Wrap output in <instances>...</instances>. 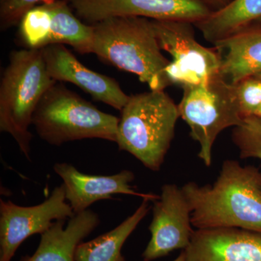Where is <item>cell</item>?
<instances>
[{
    "label": "cell",
    "mask_w": 261,
    "mask_h": 261,
    "mask_svg": "<svg viewBox=\"0 0 261 261\" xmlns=\"http://www.w3.org/2000/svg\"><path fill=\"white\" fill-rule=\"evenodd\" d=\"M8 0H0V5L3 4V3H6Z\"/></svg>",
    "instance_id": "25"
},
{
    "label": "cell",
    "mask_w": 261,
    "mask_h": 261,
    "mask_svg": "<svg viewBox=\"0 0 261 261\" xmlns=\"http://www.w3.org/2000/svg\"><path fill=\"white\" fill-rule=\"evenodd\" d=\"M56 82L48 74L41 49L10 53L0 82V130L12 136L27 159L33 115L43 94Z\"/></svg>",
    "instance_id": "4"
},
{
    "label": "cell",
    "mask_w": 261,
    "mask_h": 261,
    "mask_svg": "<svg viewBox=\"0 0 261 261\" xmlns=\"http://www.w3.org/2000/svg\"><path fill=\"white\" fill-rule=\"evenodd\" d=\"M181 189L196 229L239 228L261 233V172L255 166L226 160L212 185L190 181Z\"/></svg>",
    "instance_id": "1"
},
{
    "label": "cell",
    "mask_w": 261,
    "mask_h": 261,
    "mask_svg": "<svg viewBox=\"0 0 261 261\" xmlns=\"http://www.w3.org/2000/svg\"><path fill=\"white\" fill-rule=\"evenodd\" d=\"M151 202L143 199L133 214L121 224L89 241L82 243L75 252V261H126L122 247L150 210Z\"/></svg>",
    "instance_id": "18"
},
{
    "label": "cell",
    "mask_w": 261,
    "mask_h": 261,
    "mask_svg": "<svg viewBox=\"0 0 261 261\" xmlns=\"http://www.w3.org/2000/svg\"><path fill=\"white\" fill-rule=\"evenodd\" d=\"M205 2H207V3H208L209 5H211V7H212L213 8V6H212V5H211V0H205Z\"/></svg>",
    "instance_id": "26"
},
{
    "label": "cell",
    "mask_w": 261,
    "mask_h": 261,
    "mask_svg": "<svg viewBox=\"0 0 261 261\" xmlns=\"http://www.w3.org/2000/svg\"><path fill=\"white\" fill-rule=\"evenodd\" d=\"M186 261H261V233L239 228L196 229Z\"/></svg>",
    "instance_id": "13"
},
{
    "label": "cell",
    "mask_w": 261,
    "mask_h": 261,
    "mask_svg": "<svg viewBox=\"0 0 261 261\" xmlns=\"http://www.w3.org/2000/svg\"><path fill=\"white\" fill-rule=\"evenodd\" d=\"M152 222L149 226L151 238L142 252L144 261H152L176 250H186L194 231L192 207L181 187L164 185L154 200Z\"/></svg>",
    "instance_id": "10"
},
{
    "label": "cell",
    "mask_w": 261,
    "mask_h": 261,
    "mask_svg": "<svg viewBox=\"0 0 261 261\" xmlns=\"http://www.w3.org/2000/svg\"><path fill=\"white\" fill-rule=\"evenodd\" d=\"M84 23L94 24L112 17H141L154 20H182L196 23L214 8L205 0H68Z\"/></svg>",
    "instance_id": "9"
},
{
    "label": "cell",
    "mask_w": 261,
    "mask_h": 261,
    "mask_svg": "<svg viewBox=\"0 0 261 261\" xmlns=\"http://www.w3.org/2000/svg\"><path fill=\"white\" fill-rule=\"evenodd\" d=\"M48 74L57 82L74 84L95 100L121 111L127 95L114 79L87 68L65 44H51L41 49Z\"/></svg>",
    "instance_id": "11"
},
{
    "label": "cell",
    "mask_w": 261,
    "mask_h": 261,
    "mask_svg": "<svg viewBox=\"0 0 261 261\" xmlns=\"http://www.w3.org/2000/svg\"><path fill=\"white\" fill-rule=\"evenodd\" d=\"M220 75L230 84L261 73V20L216 43Z\"/></svg>",
    "instance_id": "14"
},
{
    "label": "cell",
    "mask_w": 261,
    "mask_h": 261,
    "mask_svg": "<svg viewBox=\"0 0 261 261\" xmlns=\"http://www.w3.org/2000/svg\"><path fill=\"white\" fill-rule=\"evenodd\" d=\"M92 53L118 69L134 73L150 90L171 86L163 56L150 19L112 17L94 24Z\"/></svg>",
    "instance_id": "2"
},
{
    "label": "cell",
    "mask_w": 261,
    "mask_h": 261,
    "mask_svg": "<svg viewBox=\"0 0 261 261\" xmlns=\"http://www.w3.org/2000/svg\"><path fill=\"white\" fill-rule=\"evenodd\" d=\"M47 0H8L0 5V29L8 30L18 25L29 10Z\"/></svg>",
    "instance_id": "21"
},
{
    "label": "cell",
    "mask_w": 261,
    "mask_h": 261,
    "mask_svg": "<svg viewBox=\"0 0 261 261\" xmlns=\"http://www.w3.org/2000/svg\"><path fill=\"white\" fill-rule=\"evenodd\" d=\"M231 139L241 159L261 160V118L251 116L244 118L240 126L233 128Z\"/></svg>",
    "instance_id": "19"
},
{
    "label": "cell",
    "mask_w": 261,
    "mask_h": 261,
    "mask_svg": "<svg viewBox=\"0 0 261 261\" xmlns=\"http://www.w3.org/2000/svg\"><path fill=\"white\" fill-rule=\"evenodd\" d=\"M116 143L151 171H160L174 137L178 105L165 90L129 96L121 111Z\"/></svg>",
    "instance_id": "3"
},
{
    "label": "cell",
    "mask_w": 261,
    "mask_h": 261,
    "mask_svg": "<svg viewBox=\"0 0 261 261\" xmlns=\"http://www.w3.org/2000/svg\"><path fill=\"white\" fill-rule=\"evenodd\" d=\"M44 3L47 9L46 47L68 44L81 54L92 53L93 25L84 23L77 17L68 0H47Z\"/></svg>",
    "instance_id": "16"
},
{
    "label": "cell",
    "mask_w": 261,
    "mask_h": 261,
    "mask_svg": "<svg viewBox=\"0 0 261 261\" xmlns=\"http://www.w3.org/2000/svg\"><path fill=\"white\" fill-rule=\"evenodd\" d=\"M182 89L179 117L190 126L192 138L200 145L198 157L210 166L218 136L229 127L240 126L244 119L234 87L219 74Z\"/></svg>",
    "instance_id": "6"
},
{
    "label": "cell",
    "mask_w": 261,
    "mask_h": 261,
    "mask_svg": "<svg viewBox=\"0 0 261 261\" xmlns=\"http://www.w3.org/2000/svg\"><path fill=\"white\" fill-rule=\"evenodd\" d=\"M53 223L41 234L40 243L32 255H25L20 261H75L77 247L99 226L96 213L87 210L75 214L68 220Z\"/></svg>",
    "instance_id": "15"
},
{
    "label": "cell",
    "mask_w": 261,
    "mask_h": 261,
    "mask_svg": "<svg viewBox=\"0 0 261 261\" xmlns=\"http://www.w3.org/2000/svg\"><path fill=\"white\" fill-rule=\"evenodd\" d=\"M243 118L253 116L261 104V80L250 77L232 84Z\"/></svg>",
    "instance_id": "20"
},
{
    "label": "cell",
    "mask_w": 261,
    "mask_h": 261,
    "mask_svg": "<svg viewBox=\"0 0 261 261\" xmlns=\"http://www.w3.org/2000/svg\"><path fill=\"white\" fill-rule=\"evenodd\" d=\"M152 20L160 47L173 58L166 70L171 85L182 88L220 74L219 53L215 48L203 47L196 40L194 23Z\"/></svg>",
    "instance_id": "7"
},
{
    "label": "cell",
    "mask_w": 261,
    "mask_h": 261,
    "mask_svg": "<svg viewBox=\"0 0 261 261\" xmlns=\"http://www.w3.org/2000/svg\"><path fill=\"white\" fill-rule=\"evenodd\" d=\"M55 172L63 179L65 198L75 214L88 210L97 201L111 199L113 195H128L157 200L159 195L136 191L132 185L135 174L129 170L111 176H97L80 172L67 163H58L53 167Z\"/></svg>",
    "instance_id": "12"
},
{
    "label": "cell",
    "mask_w": 261,
    "mask_h": 261,
    "mask_svg": "<svg viewBox=\"0 0 261 261\" xmlns=\"http://www.w3.org/2000/svg\"><path fill=\"white\" fill-rule=\"evenodd\" d=\"M260 20L261 0H231L194 25L215 44Z\"/></svg>",
    "instance_id": "17"
},
{
    "label": "cell",
    "mask_w": 261,
    "mask_h": 261,
    "mask_svg": "<svg viewBox=\"0 0 261 261\" xmlns=\"http://www.w3.org/2000/svg\"><path fill=\"white\" fill-rule=\"evenodd\" d=\"M65 198L63 184L39 205L23 207L0 200V261H11L21 244L31 236L42 234L60 220L75 215Z\"/></svg>",
    "instance_id": "8"
},
{
    "label": "cell",
    "mask_w": 261,
    "mask_h": 261,
    "mask_svg": "<svg viewBox=\"0 0 261 261\" xmlns=\"http://www.w3.org/2000/svg\"><path fill=\"white\" fill-rule=\"evenodd\" d=\"M173 261H186V257H185V251L182 250V252L181 253H180V255H178V256Z\"/></svg>",
    "instance_id": "23"
},
{
    "label": "cell",
    "mask_w": 261,
    "mask_h": 261,
    "mask_svg": "<svg viewBox=\"0 0 261 261\" xmlns=\"http://www.w3.org/2000/svg\"><path fill=\"white\" fill-rule=\"evenodd\" d=\"M118 123L119 118L102 112L58 82L43 94L32 122L39 137L54 146L87 139L116 142Z\"/></svg>",
    "instance_id": "5"
},
{
    "label": "cell",
    "mask_w": 261,
    "mask_h": 261,
    "mask_svg": "<svg viewBox=\"0 0 261 261\" xmlns=\"http://www.w3.org/2000/svg\"><path fill=\"white\" fill-rule=\"evenodd\" d=\"M255 77H257V78L260 79V80H261V73H260V74L255 75Z\"/></svg>",
    "instance_id": "27"
},
{
    "label": "cell",
    "mask_w": 261,
    "mask_h": 261,
    "mask_svg": "<svg viewBox=\"0 0 261 261\" xmlns=\"http://www.w3.org/2000/svg\"><path fill=\"white\" fill-rule=\"evenodd\" d=\"M231 0H211V5L215 10L220 9L227 5Z\"/></svg>",
    "instance_id": "22"
},
{
    "label": "cell",
    "mask_w": 261,
    "mask_h": 261,
    "mask_svg": "<svg viewBox=\"0 0 261 261\" xmlns=\"http://www.w3.org/2000/svg\"><path fill=\"white\" fill-rule=\"evenodd\" d=\"M253 116L259 117V118H261V104L256 111H255V113H254Z\"/></svg>",
    "instance_id": "24"
}]
</instances>
